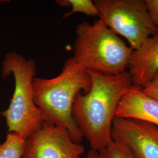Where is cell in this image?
I'll list each match as a JSON object with an SVG mask.
<instances>
[{
  "label": "cell",
  "mask_w": 158,
  "mask_h": 158,
  "mask_svg": "<svg viewBox=\"0 0 158 158\" xmlns=\"http://www.w3.org/2000/svg\"><path fill=\"white\" fill-rule=\"evenodd\" d=\"M91 80L87 93H79L74 102L72 115L91 149L99 151L112 141L115 113L126 90L132 85L131 75L125 72L108 75L88 70Z\"/></svg>",
  "instance_id": "obj_1"
},
{
  "label": "cell",
  "mask_w": 158,
  "mask_h": 158,
  "mask_svg": "<svg viewBox=\"0 0 158 158\" xmlns=\"http://www.w3.org/2000/svg\"><path fill=\"white\" fill-rule=\"evenodd\" d=\"M91 80L88 70L69 57L60 73L53 78L35 77L32 85L34 102L45 123L62 127L75 143H81L83 136L72 115L77 95L90 90Z\"/></svg>",
  "instance_id": "obj_2"
},
{
  "label": "cell",
  "mask_w": 158,
  "mask_h": 158,
  "mask_svg": "<svg viewBox=\"0 0 158 158\" xmlns=\"http://www.w3.org/2000/svg\"><path fill=\"white\" fill-rule=\"evenodd\" d=\"M74 60L87 70L108 75L127 72L133 49L100 19L76 29Z\"/></svg>",
  "instance_id": "obj_3"
},
{
  "label": "cell",
  "mask_w": 158,
  "mask_h": 158,
  "mask_svg": "<svg viewBox=\"0 0 158 158\" xmlns=\"http://www.w3.org/2000/svg\"><path fill=\"white\" fill-rule=\"evenodd\" d=\"M36 74V63L15 52L8 53L2 62L1 76L12 74L15 87L10 105L1 113L6 119L9 133L26 139L45 124L40 109L34 102L32 85Z\"/></svg>",
  "instance_id": "obj_4"
},
{
  "label": "cell",
  "mask_w": 158,
  "mask_h": 158,
  "mask_svg": "<svg viewBox=\"0 0 158 158\" xmlns=\"http://www.w3.org/2000/svg\"><path fill=\"white\" fill-rule=\"evenodd\" d=\"M98 17L136 50L158 29L148 11L145 0H95Z\"/></svg>",
  "instance_id": "obj_5"
},
{
  "label": "cell",
  "mask_w": 158,
  "mask_h": 158,
  "mask_svg": "<svg viewBox=\"0 0 158 158\" xmlns=\"http://www.w3.org/2000/svg\"><path fill=\"white\" fill-rule=\"evenodd\" d=\"M85 151L84 146L75 143L65 129L45 123L25 139L21 158H79Z\"/></svg>",
  "instance_id": "obj_6"
},
{
  "label": "cell",
  "mask_w": 158,
  "mask_h": 158,
  "mask_svg": "<svg viewBox=\"0 0 158 158\" xmlns=\"http://www.w3.org/2000/svg\"><path fill=\"white\" fill-rule=\"evenodd\" d=\"M111 138L124 143L137 158H158V127L152 123L115 117Z\"/></svg>",
  "instance_id": "obj_7"
},
{
  "label": "cell",
  "mask_w": 158,
  "mask_h": 158,
  "mask_svg": "<svg viewBox=\"0 0 158 158\" xmlns=\"http://www.w3.org/2000/svg\"><path fill=\"white\" fill-rule=\"evenodd\" d=\"M128 69L132 85L143 89L150 83L158 72V34L133 50Z\"/></svg>",
  "instance_id": "obj_8"
},
{
  "label": "cell",
  "mask_w": 158,
  "mask_h": 158,
  "mask_svg": "<svg viewBox=\"0 0 158 158\" xmlns=\"http://www.w3.org/2000/svg\"><path fill=\"white\" fill-rule=\"evenodd\" d=\"M115 117L141 119L158 127V102L132 85L122 96Z\"/></svg>",
  "instance_id": "obj_9"
},
{
  "label": "cell",
  "mask_w": 158,
  "mask_h": 158,
  "mask_svg": "<svg viewBox=\"0 0 158 158\" xmlns=\"http://www.w3.org/2000/svg\"><path fill=\"white\" fill-rule=\"evenodd\" d=\"M25 142L22 136L8 132L5 141L0 143V158H21Z\"/></svg>",
  "instance_id": "obj_10"
},
{
  "label": "cell",
  "mask_w": 158,
  "mask_h": 158,
  "mask_svg": "<svg viewBox=\"0 0 158 158\" xmlns=\"http://www.w3.org/2000/svg\"><path fill=\"white\" fill-rule=\"evenodd\" d=\"M58 5L63 7H72L71 11L66 13L63 19L74 13H83L89 17L98 16V11L94 1L91 0H57Z\"/></svg>",
  "instance_id": "obj_11"
},
{
  "label": "cell",
  "mask_w": 158,
  "mask_h": 158,
  "mask_svg": "<svg viewBox=\"0 0 158 158\" xmlns=\"http://www.w3.org/2000/svg\"><path fill=\"white\" fill-rule=\"evenodd\" d=\"M98 152L100 158H137L124 143L114 140Z\"/></svg>",
  "instance_id": "obj_12"
},
{
  "label": "cell",
  "mask_w": 158,
  "mask_h": 158,
  "mask_svg": "<svg viewBox=\"0 0 158 158\" xmlns=\"http://www.w3.org/2000/svg\"><path fill=\"white\" fill-rule=\"evenodd\" d=\"M142 90L147 96L158 102V72Z\"/></svg>",
  "instance_id": "obj_13"
},
{
  "label": "cell",
  "mask_w": 158,
  "mask_h": 158,
  "mask_svg": "<svg viewBox=\"0 0 158 158\" xmlns=\"http://www.w3.org/2000/svg\"><path fill=\"white\" fill-rule=\"evenodd\" d=\"M149 13L158 29V0H145Z\"/></svg>",
  "instance_id": "obj_14"
},
{
  "label": "cell",
  "mask_w": 158,
  "mask_h": 158,
  "mask_svg": "<svg viewBox=\"0 0 158 158\" xmlns=\"http://www.w3.org/2000/svg\"><path fill=\"white\" fill-rule=\"evenodd\" d=\"M79 158H100L98 151H96L93 149H90L89 152L84 157L81 156Z\"/></svg>",
  "instance_id": "obj_15"
}]
</instances>
